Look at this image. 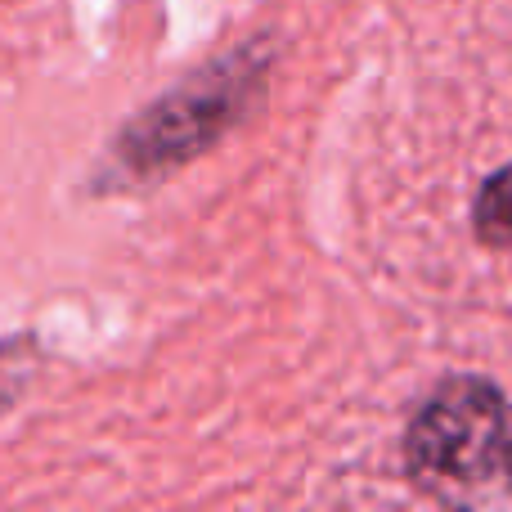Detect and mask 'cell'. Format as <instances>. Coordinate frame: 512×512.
Here are the masks:
<instances>
[{
	"mask_svg": "<svg viewBox=\"0 0 512 512\" xmlns=\"http://www.w3.org/2000/svg\"><path fill=\"white\" fill-rule=\"evenodd\" d=\"M279 45L274 36H248L207 59L185 81L131 117L108 144V185H153L171 171L212 153L261 108Z\"/></svg>",
	"mask_w": 512,
	"mask_h": 512,
	"instance_id": "6da1fadb",
	"label": "cell"
},
{
	"mask_svg": "<svg viewBox=\"0 0 512 512\" xmlns=\"http://www.w3.org/2000/svg\"><path fill=\"white\" fill-rule=\"evenodd\" d=\"M36 369H41V342H36V333L0 337V414H9L18 405V396L32 387Z\"/></svg>",
	"mask_w": 512,
	"mask_h": 512,
	"instance_id": "277c9868",
	"label": "cell"
},
{
	"mask_svg": "<svg viewBox=\"0 0 512 512\" xmlns=\"http://www.w3.org/2000/svg\"><path fill=\"white\" fill-rule=\"evenodd\" d=\"M472 230L486 248H512V162L486 176L472 203Z\"/></svg>",
	"mask_w": 512,
	"mask_h": 512,
	"instance_id": "3957f363",
	"label": "cell"
},
{
	"mask_svg": "<svg viewBox=\"0 0 512 512\" xmlns=\"http://www.w3.org/2000/svg\"><path fill=\"white\" fill-rule=\"evenodd\" d=\"M405 472L441 504H481L512 486V400L490 378L459 373L405 427Z\"/></svg>",
	"mask_w": 512,
	"mask_h": 512,
	"instance_id": "7a4b0ae2",
	"label": "cell"
}]
</instances>
